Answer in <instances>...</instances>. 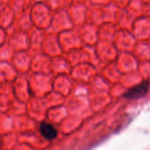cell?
<instances>
[{
	"instance_id": "1",
	"label": "cell",
	"mask_w": 150,
	"mask_h": 150,
	"mask_svg": "<svg viewBox=\"0 0 150 150\" xmlns=\"http://www.w3.org/2000/svg\"><path fill=\"white\" fill-rule=\"evenodd\" d=\"M149 88V82L146 81H143L141 83H139V85L130 88L125 94V97L127 99H131V100H135V99H139L143 97L148 91Z\"/></svg>"
},
{
	"instance_id": "2",
	"label": "cell",
	"mask_w": 150,
	"mask_h": 150,
	"mask_svg": "<svg viewBox=\"0 0 150 150\" xmlns=\"http://www.w3.org/2000/svg\"><path fill=\"white\" fill-rule=\"evenodd\" d=\"M41 134L47 139H53L57 137V130L49 123H42L40 126Z\"/></svg>"
}]
</instances>
